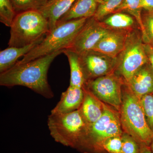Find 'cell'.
Here are the masks:
<instances>
[{
	"label": "cell",
	"mask_w": 153,
	"mask_h": 153,
	"mask_svg": "<svg viewBox=\"0 0 153 153\" xmlns=\"http://www.w3.org/2000/svg\"><path fill=\"white\" fill-rule=\"evenodd\" d=\"M64 49L39 57L30 62L16 63L12 68L0 74V85L12 87H27L47 99L54 94L48 83L47 73L55 57L63 53Z\"/></svg>",
	"instance_id": "cell-1"
},
{
	"label": "cell",
	"mask_w": 153,
	"mask_h": 153,
	"mask_svg": "<svg viewBox=\"0 0 153 153\" xmlns=\"http://www.w3.org/2000/svg\"><path fill=\"white\" fill-rule=\"evenodd\" d=\"M120 118L124 132L130 135L139 144L150 146L153 132L148 126L140 99L125 82Z\"/></svg>",
	"instance_id": "cell-2"
},
{
	"label": "cell",
	"mask_w": 153,
	"mask_h": 153,
	"mask_svg": "<svg viewBox=\"0 0 153 153\" xmlns=\"http://www.w3.org/2000/svg\"><path fill=\"white\" fill-rule=\"evenodd\" d=\"M122 129L120 114L106 106L100 118L88 126L75 148L85 153H106L103 148L104 142L121 136Z\"/></svg>",
	"instance_id": "cell-3"
},
{
	"label": "cell",
	"mask_w": 153,
	"mask_h": 153,
	"mask_svg": "<svg viewBox=\"0 0 153 153\" xmlns=\"http://www.w3.org/2000/svg\"><path fill=\"white\" fill-rule=\"evenodd\" d=\"M50 33L49 22L38 10L18 13L10 27L9 47H23L42 41Z\"/></svg>",
	"instance_id": "cell-4"
},
{
	"label": "cell",
	"mask_w": 153,
	"mask_h": 153,
	"mask_svg": "<svg viewBox=\"0 0 153 153\" xmlns=\"http://www.w3.org/2000/svg\"><path fill=\"white\" fill-rule=\"evenodd\" d=\"M87 19H75L57 24L41 43L16 63L23 64L59 50L68 49Z\"/></svg>",
	"instance_id": "cell-5"
},
{
	"label": "cell",
	"mask_w": 153,
	"mask_h": 153,
	"mask_svg": "<svg viewBox=\"0 0 153 153\" xmlns=\"http://www.w3.org/2000/svg\"><path fill=\"white\" fill-rule=\"evenodd\" d=\"M47 124L50 134L56 141L74 148L89 125L79 109L68 113H51Z\"/></svg>",
	"instance_id": "cell-6"
},
{
	"label": "cell",
	"mask_w": 153,
	"mask_h": 153,
	"mask_svg": "<svg viewBox=\"0 0 153 153\" xmlns=\"http://www.w3.org/2000/svg\"><path fill=\"white\" fill-rule=\"evenodd\" d=\"M142 33L133 29L129 31L125 46L117 57V71L128 82L133 74L149 60L145 53Z\"/></svg>",
	"instance_id": "cell-7"
},
{
	"label": "cell",
	"mask_w": 153,
	"mask_h": 153,
	"mask_svg": "<svg viewBox=\"0 0 153 153\" xmlns=\"http://www.w3.org/2000/svg\"><path fill=\"white\" fill-rule=\"evenodd\" d=\"M123 79L113 73L86 81L83 87L90 91L100 100L111 105L119 112L125 82Z\"/></svg>",
	"instance_id": "cell-8"
},
{
	"label": "cell",
	"mask_w": 153,
	"mask_h": 153,
	"mask_svg": "<svg viewBox=\"0 0 153 153\" xmlns=\"http://www.w3.org/2000/svg\"><path fill=\"white\" fill-rule=\"evenodd\" d=\"M79 56L85 82L116 71L117 57H110L94 50L83 52Z\"/></svg>",
	"instance_id": "cell-9"
},
{
	"label": "cell",
	"mask_w": 153,
	"mask_h": 153,
	"mask_svg": "<svg viewBox=\"0 0 153 153\" xmlns=\"http://www.w3.org/2000/svg\"><path fill=\"white\" fill-rule=\"evenodd\" d=\"M109 30L93 17L88 18L68 49L79 55L92 50Z\"/></svg>",
	"instance_id": "cell-10"
},
{
	"label": "cell",
	"mask_w": 153,
	"mask_h": 153,
	"mask_svg": "<svg viewBox=\"0 0 153 153\" xmlns=\"http://www.w3.org/2000/svg\"><path fill=\"white\" fill-rule=\"evenodd\" d=\"M129 31L110 30L92 50L110 57H117L124 48Z\"/></svg>",
	"instance_id": "cell-11"
},
{
	"label": "cell",
	"mask_w": 153,
	"mask_h": 153,
	"mask_svg": "<svg viewBox=\"0 0 153 153\" xmlns=\"http://www.w3.org/2000/svg\"><path fill=\"white\" fill-rule=\"evenodd\" d=\"M126 83L139 99L146 94H152L153 68L150 63L140 67Z\"/></svg>",
	"instance_id": "cell-12"
},
{
	"label": "cell",
	"mask_w": 153,
	"mask_h": 153,
	"mask_svg": "<svg viewBox=\"0 0 153 153\" xmlns=\"http://www.w3.org/2000/svg\"><path fill=\"white\" fill-rule=\"evenodd\" d=\"M83 97L82 88L69 85L66 91L62 93L60 101L51 111V113H68L78 110L82 104Z\"/></svg>",
	"instance_id": "cell-13"
},
{
	"label": "cell",
	"mask_w": 153,
	"mask_h": 153,
	"mask_svg": "<svg viewBox=\"0 0 153 153\" xmlns=\"http://www.w3.org/2000/svg\"><path fill=\"white\" fill-rule=\"evenodd\" d=\"M76 0H49L38 10L49 22L50 32L56 27L58 20L66 13Z\"/></svg>",
	"instance_id": "cell-14"
},
{
	"label": "cell",
	"mask_w": 153,
	"mask_h": 153,
	"mask_svg": "<svg viewBox=\"0 0 153 153\" xmlns=\"http://www.w3.org/2000/svg\"><path fill=\"white\" fill-rule=\"evenodd\" d=\"M82 88L84 97L79 109L86 122L91 124L100 118L106 106L90 91L84 87Z\"/></svg>",
	"instance_id": "cell-15"
},
{
	"label": "cell",
	"mask_w": 153,
	"mask_h": 153,
	"mask_svg": "<svg viewBox=\"0 0 153 153\" xmlns=\"http://www.w3.org/2000/svg\"><path fill=\"white\" fill-rule=\"evenodd\" d=\"M99 2V0H76L69 10L58 20L57 25L71 20L93 17Z\"/></svg>",
	"instance_id": "cell-16"
},
{
	"label": "cell",
	"mask_w": 153,
	"mask_h": 153,
	"mask_svg": "<svg viewBox=\"0 0 153 153\" xmlns=\"http://www.w3.org/2000/svg\"><path fill=\"white\" fill-rule=\"evenodd\" d=\"M43 41V40H42ZM42 41L21 47H8L0 52V73L12 68L18 62L19 57L25 56Z\"/></svg>",
	"instance_id": "cell-17"
},
{
	"label": "cell",
	"mask_w": 153,
	"mask_h": 153,
	"mask_svg": "<svg viewBox=\"0 0 153 153\" xmlns=\"http://www.w3.org/2000/svg\"><path fill=\"white\" fill-rule=\"evenodd\" d=\"M63 53L68 58L70 68V86L82 88L85 79L77 53L68 49H64Z\"/></svg>",
	"instance_id": "cell-18"
},
{
	"label": "cell",
	"mask_w": 153,
	"mask_h": 153,
	"mask_svg": "<svg viewBox=\"0 0 153 153\" xmlns=\"http://www.w3.org/2000/svg\"><path fill=\"white\" fill-rule=\"evenodd\" d=\"M100 22L109 30H131L135 24L133 17L122 12L113 13Z\"/></svg>",
	"instance_id": "cell-19"
},
{
	"label": "cell",
	"mask_w": 153,
	"mask_h": 153,
	"mask_svg": "<svg viewBox=\"0 0 153 153\" xmlns=\"http://www.w3.org/2000/svg\"><path fill=\"white\" fill-rule=\"evenodd\" d=\"M140 0H123L115 13L126 12L134 17L139 26L142 36L144 33V28L142 14V9L140 6Z\"/></svg>",
	"instance_id": "cell-20"
},
{
	"label": "cell",
	"mask_w": 153,
	"mask_h": 153,
	"mask_svg": "<svg viewBox=\"0 0 153 153\" xmlns=\"http://www.w3.org/2000/svg\"><path fill=\"white\" fill-rule=\"evenodd\" d=\"M123 1V0H99L94 18L97 21L101 22L107 16L115 13Z\"/></svg>",
	"instance_id": "cell-21"
},
{
	"label": "cell",
	"mask_w": 153,
	"mask_h": 153,
	"mask_svg": "<svg viewBox=\"0 0 153 153\" xmlns=\"http://www.w3.org/2000/svg\"><path fill=\"white\" fill-rule=\"evenodd\" d=\"M17 13L11 0H0V22L10 27Z\"/></svg>",
	"instance_id": "cell-22"
},
{
	"label": "cell",
	"mask_w": 153,
	"mask_h": 153,
	"mask_svg": "<svg viewBox=\"0 0 153 153\" xmlns=\"http://www.w3.org/2000/svg\"><path fill=\"white\" fill-rule=\"evenodd\" d=\"M17 13L31 10H39L49 0H11Z\"/></svg>",
	"instance_id": "cell-23"
},
{
	"label": "cell",
	"mask_w": 153,
	"mask_h": 153,
	"mask_svg": "<svg viewBox=\"0 0 153 153\" xmlns=\"http://www.w3.org/2000/svg\"><path fill=\"white\" fill-rule=\"evenodd\" d=\"M142 21L144 28L143 42L153 45V13L146 12L142 15Z\"/></svg>",
	"instance_id": "cell-24"
},
{
	"label": "cell",
	"mask_w": 153,
	"mask_h": 153,
	"mask_svg": "<svg viewBox=\"0 0 153 153\" xmlns=\"http://www.w3.org/2000/svg\"><path fill=\"white\" fill-rule=\"evenodd\" d=\"M148 126L153 132V97L152 94H146L140 99Z\"/></svg>",
	"instance_id": "cell-25"
},
{
	"label": "cell",
	"mask_w": 153,
	"mask_h": 153,
	"mask_svg": "<svg viewBox=\"0 0 153 153\" xmlns=\"http://www.w3.org/2000/svg\"><path fill=\"white\" fill-rule=\"evenodd\" d=\"M121 139L122 153H140V144L130 135L123 131Z\"/></svg>",
	"instance_id": "cell-26"
},
{
	"label": "cell",
	"mask_w": 153,
	"mask_h": 153,
	"mask_svg": "<svg viewBox=\"0 0 153 153\" xmlns=\"http://www.w3.org/2000/svg\"><path fill=\"white\" fill-rule=\"evenodd\" d=\"M122 148L121 136L109 138L103 145V149L106 153H122Z\"/></svg>",
	"instance_id": "cell-27"
},
{
	"label": "cell",
	"mask_w": 153,
	"mask_h": 153,
	"mask_svg": "<svg viewBox=\"0 0 153 153\" xmlns=\"http://www.w3.org/2000/svg\"><path fill=\"white\" fill-rule=\"evenodd\" d=\"M145 53L147 57L149 63L153 68V45L151 44H143Z\"/></svg>",
	"instance_id": "cell-28"
},
{
	"label": "cell",
	"mask_w": 153,
	"mask_h": 153,
	"mask_svg": "<svg viewBox=\"0 0 153 153\" xmlns=\"http://www.w3.org/2000/svg\"><path fill=\"white\" fill-rule=\"evenodd\" d=\"M140 6L142 10L153 13V0H140Z\"/></svg>",
	"instance_id": "cell-29"
},
{
	"label": "cell",
	"mask_w": 153,
	"mask_h": 153,
	"mask_svg": "<svg viewBox=\"0 0 153 153\" xmlns=\"http://www.w3.org/2000/svg\"><path fill=\"white\" fill-rule=\"evenodd\" d=\"M140 153H152L150 146L144 143L140 144Z\"/></svg>",
	"instance_id": "cell-30"
},
{
	"label": "cell",
	"mask_w": 153,
	"mask_h": 153,
	"mask_svg": "<svg viewBox=\"0 0 153 153\" xmlns=\"http://www.w3.org/2000/svg\"><path fill=\"white\" fill-rule=\"evenodd\" d=\"M150 147L151 150L152 151V152L153 153V137L152 138V142H151Z\"/></svg>",
	"instance_id": "cell-31"
},
{
	"label": "cell",
	"mask_w": 153,
	"mask_h": 153,
	"mask_svg": "<svg viewBox=\"0 0 153 153\" xmlns=\"http://www.w3.org/2000/svg\"><path fill=\"white\" fill-rule=\"evenodd\" d=\"M152 96H153V93L152 94Z\"/></svg>",
	"instance_id": "cell-32"
},
{
	"label": "cell",
	"mask_w": 153,
	"mask_h": 153,
	"mask_svg": "<svg viewBox=\"0 0 153 153\" xmlns=\"http://www.w3.org/2000/svg\"></svg>",
	"instance_id": "cell-33"
}]
</instances>
